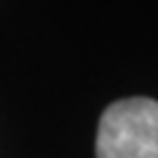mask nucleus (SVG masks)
Returning <instances> with one entry per match:
<instances>
[{
    "label": "nucleus",
    "instance_id": "obj_1",
    "mask_svg": "<svg viewBox=\"0 0 158 158\" xmlns=\"http://www.w3.org/2000/svg\"><path fill=\"white\" fill-rule=\"evenodd\" d=\"M95 158H158V101L126 98L108 106L98 123Z\"/></svg>",
    "mask_w": 158,
    "mask_h": 158
}]
</instances>
